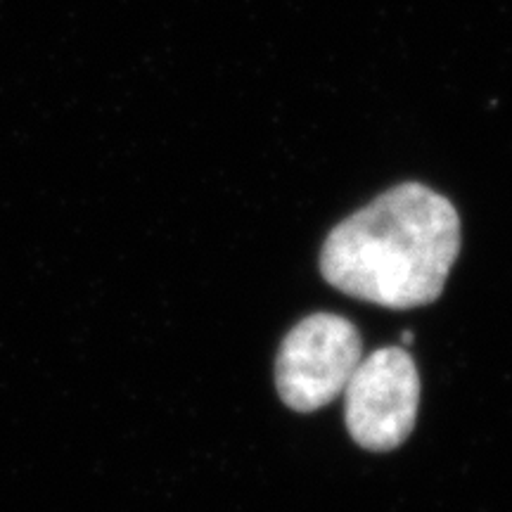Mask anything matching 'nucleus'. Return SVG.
Wrapping results in <instances>:
<instances>
[{"mask_svg":"<svg viewBox=\"0 0 512 512\" xmlns=\"http://www.w3.org/2000/svg\"><path fill=\"white\" fill-rule=\"evenodd\" d=\"M420 406V375L406 349L384 347L358 363L344 387V422L351 439L373 453L411 437Z\"/></svg>","mask_w":512,"mask_h":512,"instance_id":"nucleus-3","label":"nucleus"},{"mask_svg":"<svg viewBox=\"0 0 512 512\" xmlns=\"http://www.w3.org/2000/svg\"><path fill=\"white\" fill-rule=\"evenodd\" d=\"M458 254L456 207L427 185L403 183L330 230L320 275L347 297L408 311L437 302Z\"/></svg>","mask_w":512,"mask_h":512,"instance_id":"nucleus-1","label":"nucleus"},{"mask_svg":"<svg viewBox=\"0 0 512 512\" xmlns=\"http://www.w3.org/2000/svg\"><path fill=\"white\" fill-rule=\"evenodd\" d=\"M363 361L361 332L337 313H313L287 332L275 358V387L287 408L313 413L344 394Z\"/></svg>","mask_w":512,"mask_h":512,"instance_id":"nucleus-2","label":"nucleus"},{"mask_svg":"<svg viewBox=\"0 0 512 512\" xmlns=\"http://www.w3.org/2000/svg\"><path fill=\"white\" fill-rule=\"evenodd\" d=\"M413 339V332H403V342H411Z\"/></svg>","mask_w":512,"mask_h":512,"instance_id":"nucleus-4","label":"nucleus"}]
</instances>
